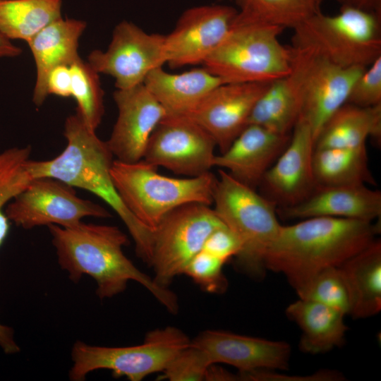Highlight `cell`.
Instances as JSON below:
<instances>
[{
	"instance_id": "cell-20",
	"label": "cell",
	"mask_w": 381,
	"mask_h": 381,
	"mask_svg": "<svg viewBox=\"0 0 381 381\" xmlns=\"http://www.w3.org/2000/svg\"><path fill=\"white\" fill-rule=\"evenodd\" d=\"M277 210L287 219L327 217L374 222L381 215V193L366 185L316 186L302 202Z\"/></svg>"
},
{
	"instance_id": "cell-12",
	"label": "cell",
	"mask_w": 381,
	"mask_h": 381,
	"mask_svg": "<svg viewBox=\"0 0 381 381\" xmlns=\"http://www.w3.org/2000/svg\"><path fill=\"white\" fill-rule=\"evenodd\" d=\"M87 62L99 74L114 78L117 90L132 88L167 64L165 35L147 33L123 20L115 27L107 49L92 51Z\"/></svg>"
},
{
	"instance_id": "cell-13",
	"label": "cell",
	"mask_w": 381,
	"mask_h": 381,
	"mask_svg": "<svg viewBox=\"0 0 381 381\" xmlns=\"http://www.w3.org/2000/svg\"><path fill=\"white\" fill-rule=\"evenodd\" d=\"M216 147L212 137L190 119L166 116L152 132L143 159L158 168L195 177L214 167Z\"/></svg>"
},
{
	"instance_id": "cell-14",
	"label": "cell",
	"mask_w": 381,
	"mask_h": 381,
	"mask_svg": "<svg viewBox=\"0 0 381 381\" xmlns=\"http://www.w3.org/2000/svg\"><path fill=\"white\" fill-rule=\"evenodd\" d=\"M238 10L225 5L190 8L165 35L167 64L171 68L202 64L225 37Z\"/></svg>"
},
{
	"instance_id": "cell-30",
	"label": "cell",
	"mask_w": 381,
	"mask_h": 381,
	"mask_svg": "<svg viewBox=\"0 0 381 381\" xmlns=\"http://www.w3.org/2000/svg\"><path fill=\"white\" fill-rule=\"evenodd\" d=\"M31 152L30 146L13 147L0 152V248L10 230L11 222L5 208L33 179L27 167Z\"/></svg>"
},
{
	"instance_id": "cell-41",
	"label": "cell",
	"mask_w": 381,
	"mask_h": 381,
	"mask_svg": "<svg viewBox=\"0 0 381 381\" xmlns=\"http://www.w3.org/2000/svg\"><path fill=\"white\" fill-rule=\"evenodd\" d=\"M20 47L14 45L0 32V58L16 57L21 54Z\"/></svg>"
},
{
	"instance_id": "cell-17",
	"label": "cell",
	"mask_w": 381,
	"mask_h": 381,
	"mask_svg": "<svg viewBox=\"0 0 381 381\" xmlns=\"http://www.w3.org/2000/svg\"><path fill=\"white\" fill-rule=\"evenodd\" d=\"M114 99L118 116L106 143L116 160L138 162L143 158L152 132L167 112L143 84L116 90Z\"/></svg>"
},
{
	"instance_id": "cell-16",
	"label": "cell",
	"mask_w": 381,
	"mask_h": 381,
	"mask_svg": "<svg viewBox=\"0 0 381 381\" xmlns=\"http://www.w3.org/2000/svg\"><path fill=\"white\" fill-rule=\"evenodd\" d=\"M270 83H223L212 90L186 117L214 139L224 152L248 125L253 107Z\"/></svg>"
},
{
	"instance_id": "cell-11",
	"label": "cell",
	"mask_w": 381,
	"mask_h": 381,
	"mask_svg": "<svg viewBox=\"0 0 381 381\" xmlns=\"http://www.w3.org/2000/svg\"><path fill=\"white\" fill-rule=\"evenodd\" d=\"M11 222L25 229L57 225L73 226L88 217H111L110 212L80 198L74 187L52 177L33 178L5 208Z\"/></svg>"
},
{
	"instance_id": "cell-39",
	"label": "cell",
	"mask_w": 381,
	"mask_h": 381,
	"mask_svg": "<svg viewBox=\"0 0 381 381\" xmlns=\"http://www.w3.org/2000/svg\"><path fill=\"white\" fill-rule=\"evenodd\" d=\"M341 6H351L381 15V0H336Z\"/></svg>"
},
{
	"instance_id": "cell-6",
	"label": "cell",
	"mask_w": 381,
	"mask_h": 381,
	"mask_svg": "<svg viewBox=\"0 0 381 381\" xmlns=\"http://www.w3.org/2000/svg\"><path fill=\"white\" fill-rule=\"evenodd\" d=\"M214 210L241 243L236 264L243 272L260 278L264 258L280 229L275 204L219 169L213 195Z\"/></svg>"
},
{
	"instance_id": "cell-31",
	"label": "cell",
	"mask_w": 381,
	"mask_h": 381,
	"mask_svg": "<svg viewBox=\"0 0 381 381\" xmlns=\"http://www.w3.org/2000/svg\"><path fill=\"white\" fill-rule=\"evenodd\" d=\"M71 97L77 104L76 114L95 131L101 123L104 107L99 73L80 57L70 65Z\"/></svg>"
},
{
	"instance_id": "cell-10",
	"label": "cell",
	"mask_w": 381,
	"mask_h": 381,
	"mask_svg": "<svg viewBox=\"0 0 381 381\" xmlns=\"http://www.w3.org/2000/svg\"><path fill=\"white\" fill-rule=\"evenodd\" d=\"M225 225L210 205L189 203L168 213L154 230L152 258L154 281L167 288L202 250L210 234Z\"/></svg>"
},
{
	"instance_id": "cell-5",
	"label": "cell",
	"mask_w": 381,
	"mask_h": 381,
	"mask_svg": "<svg viewBox=\"0 0 381 381\" xmlns=\"http://www.w3.org/2000/svg\"><path fill=\"white\" fill-rule=\"evenodd\" d=\"M284 30L235 17L225 37L202 65L223 83H271L286 77L294 51L279 41Z\"/></svg>"
},
{
	"instance_id": "cell-32",
	"label": "cell",
	"mask_w": 381,
	"mask_h": 381,
	"mask_svg": "<svg viewBox=\"0 0 381 381\" xmlns=\"http://www.w3.org/2000/svg\"><path fill=\"white\" fill-rule=\"evenodd\" d=\"M298 298L313 301L349 315V295L338 267L320 272Z\"/></svg>"
},
{
	"instance_id": "cell-36",
	"label": "cell",
	"mask_w": 381,
	"mask_h": 381,
	"mask_svg": "<svg viewBox=\"0 0 381 381\" xmlns=\"http://www.w3.org/2000/svg\"><path fill=\"white\" fill-rule=\"evenodd\" d=\"M202 250L226 262L241 250L236 236L226 225L217 228L207 237Z\"/></svg>"
},
{
	"instance_id": "cell-33",
	"label": "cell",
	"mask_w": 381,
	"mask_h": 381,
	"mask_svg": "<svg viewBox=\"0 0 381 381\" xmlns=\"http://www.w3.org/2000/svg\"><path fill=\"white\" fill-rule=\"evenodd\" d=\"M208 355L202 349L190 343L179 351L162 372V379L170 381L205 380L212 365Z\"/></svg>"
},
{
	"instance_id": "cell-19",
	"label": "cell",
	"mask_w": 381,
	"mask_h": 381,
	"mask_svg": "<svg viewBox=\"0 0 381 381\" xmlns=\"http://www.w3.org/2000/svg\"><path fill=\"white\" fill-rule=\"evenodd\" d=\"M290 135L250 124L229 147L215 155L213 167L225 170L243 184L256 190L273 163L285 149Z\"/></svg>"
},
{
	"instance_id": "cell-27",
	"label": "cell",
	"mask_w": 381,
	"mask_h": 381,
	"mask_svg": "<svg viewBox=\"0 0 381 381\" xmlns=\"http://www.w3.org/2000/svg\"><path fill=\"white\" fill-rule=\"evenodd\" d=\"M299 112L296 92L286 75L270 83L255 102L248 125H258L277 133L290 135Z\"/></svg>"
},
{
	"instance_id": "cell-15",
	"label": "cell",
	"mask_w": 381,
	"mask_h": 381,
	"mask_svg": "<svg viewBox=\"0 0 381 381\" xmlns=\"http://www.w3.org/2000/svg\"><path fill=\"white\" fill-rule=\"evenodd\" d=\"M314 145L311 128L298 119L288 145L260 183L261 195L279 208L308 198L316 187L312 169Z\"/></svg>"
},
{
	"instance_id": "cell-38",
	"label": "cell",
	"mask_w": 381,
	"mask_h": 381,
	"mask_svg": "<svg viewBox=\"0 0 381 381\" xmlns=\"http://www.w3.org/2000/svg\"><path fill=\"white\" fill-rule=\"evenodd\" d=\"M0 347L6 354H13L20 351V347L14 339L13 329L1 323Z\"/></svg>"
},
{
	"instance_id": "cell-23",
	"label": "cell",
	"mask_w": 381,
	"mask_h": 381,
	"mask_svg": "<svg viewBox=\"0 0 381 381\" xmlns=\"http://www.w3.org/2000/svg\"><path fill=\"white\" fill-rule=\"evenodd\" d=\"M346 283L349 315L363 319L381 310V242L375 239L338 267Z\"/></svg>"
},
{
	"instance_id": "cell-2",
	"label": "cell",
	"mask_w": 381,
	"mask_h": 381,
	"mask_svg": "<svg viewBox=\"0 0 381 381\" xmlns=\"http://www.w3.org/2000/svg\"><path fill=\"white\" fill-rule=\"evenodd\" d=\"M47 227L58 263L73 282L78 283L83 275L91 277L97 284L96 294L102 300L122 293L128 282L135 281L169 312H178L175 294L159 286L124 254L123 248L129 240L118 226L81 222L71 227Z\"/></svg>"
},
{
	"instance_id": "cell-29",
	"label": "cell",
	"mask_w": 381,
	"mask_h": 381,
	"mask_svg": "<svg viewBox=\"0 0 381 381\" xmlns=\"http://www.w3.org/2000/svg\"><path fill=\"white\" fill-rule=\"evenodd\" d=\"M323 0H236V19L293 30L321 11Z\"/></svg>"
},
{
	"instance_id": "cell-26",
	"label": "cell",
	"mask_w": 381,
	"mask_h": 381,
	"mask_svg": "<svg viewBox=\"0 0 381 381\" xmlns=\"http://www.w3.org/2000/svg\"><path fill=\"white\" fill-rule=\"evenodd\" d=\"M313 174L316 186L374 184L366 145L314 149Z\"/></svg>"
},
{
	"instance_id": "cell-21",
	"label": "cell",
	"mask_w": 381,
	"mask_h": 381,
	"mask_svg": "<svg viewBox=\"0 0 381 381\" xmlns=\"http://www.w3.org/2000/svg\"><path fill=\"white\" fill-rule=\"evenodd\" d=\"M86 28L81 20L62 17L52 22L27 43L36 66V81L32 101L37 107L47 99V78L49 71L60 65H71L80 56L78 41Z\"/></svg>"
},
{
	"instance_id": "cell-1",
	"label": "cell",
	"mask_w": 381,
	"mask_h": 381,
	"mask_svg": "<svg viewBox=\"0 0 381 381\" xmlns=\"http://www.w3.org/2000/svg\"><path fill=\"white\" fill-rule=\"evenodd\" d=\"M378 230L373 222L327 217L281 225L264 267L284 274L300 296L320 272L340 266L370 245Z\"/></svg>"
},
{
	"instance_id": "cell-18",
	"label": "cell",
	"mask_w": 381,
	"mask_h": 381,
	"mask_svg": "<svg viewBox=\"0 0 381 381\" xmlns=\"http://www.w3.org/2000/svg\"><path fill=\"white\" fill-rule=\"evenodd\" d=\"M191 343L204 350L212 364L230 365L240 373L289 368L291 348L284 341L206 330Z\"/></svg>"
},
{
	"instance_id": "cell-7",
	"label": "cell",
	"mask_w": 381,
	"mask_h": 381,
	"mask_svg": "<svg viewBox=\"0 0 381 381\" xmlns=\"http://www.w3.org/2000/svg\"><path fill=\"white\" fill-rule=\"evenodd\" d=\"M291 47L341 67H368L381 56V15L351 6L334 16L320 11L294 29Z\"/></svg>"
},
{
	"instance_id": "cell-37",
	"label": "cell",
	"mask_w": 381,
	"mask_h": 381,
	"mask_svg": "<svg viewBox=\"0 0 381 381\" xmlns=\"http://www.w3.org/2000/svg\"><path fill=\"white\" fill-rule=\"evenodd\" d=\"M49 95L68 97L71 96V71L70 65H60L52 68L47 78Z\"/></svg>"
},
{
	"instance_id": "cell-40",
	"label": "cell",
	"mask_w": 381,
	"mask_h": 381,
	"mask_svg": "<svg viewBox=\"0 0 381 381\" xmlns=\"http://www.w3.org/2000/svg\"><path fill=\"white\" fill-rule=\"evenodd\" d=\"M205 380H238V375L229 373L224 368L214 366L212 364L207 369Z\"/></svg>"
},
{
	"instance_id": "cell-22",
	"label": "cell",
	"mask_w": 381,
	"mask_h": 381,
	"mask_svg": "<svg viewBox=\"0 0 381 381\" xmlns=\"http://www.w3.org/2000/svg\"><path fill=\"white\" fill-rule=\"evenodd\" d=\"M143 84L164 107L167 116H186L223 82L203 67L176 74L159 67L146 76Z\"/></svg>"
},
{
	"instance_id": "cell-24",
	"label": "cell",
	"mask_w": 381,
	"mask_h": 381,
	"mask_svg": "<svg viewBox=\"0 0 381 381\" xmlns=\"http://www.w3.org/2000/svg\"><path fill=\"white\" fill-rule=\"evenodd\" d=\"M286 316L301 329L299 349L304 353H326L344 342L348 327L345 314L324 304L303 298L289 304Z\"/></svg>"
},
{
	"instance_id": "cell-3",
	"label": "cell",
	"mask_w": 381,
	"mask_h": 381,
	"mask_svg": "<svg viewBox=\"0 0 381 381\" xmlns=\"http://www.w3.org/2000/svg\"><path fill=\"white\" fill-rule=\"evenodd\" d=\"M64 135L67 144L56 157L28 161L32 178L52 177L103 200L120 217L133 238L137 255L150 264L154 231L140 222L121 198L111 177L114 156L106 142L97 137L75 114L68 116Z\"/></svg>"
},
{
	"instance_id": "cell-34",
	"label": "cell",
	"mask_w": 381,
	"mask_h": 381,
	"mask_svg": "<svg viewBox=\"0 0 381 381\" xmlns=\"http://www.w3.org/2000/svg\"><path fill=\"white\" fill-rule=\"evenodd\" d=\"M224 263L221 259L202 250L190 260L184 274L206 291L221 294L227 287V281L222 272Z\"/></svg>"
},
{
	"instance_id": "cell-9",
	"label": "cell",
	"mask_w": 381,
	"mask_h": 381,
	"mask_svg": "<svg viewBox=\"0 0 381 381\" xmlns=\"http://www.w3.org/2000/svg\"><path fill=\"white\" fill-rule=\"evenodd\" d=\"M292 48L288 75L299 102L298 119L308 123L315 140L327 120L346 103L353 83L366 67H341L310 49Z\"/></svg>"
},
{
	"instance_id": "cell-28",
	"label": "cell",
	"mask_w": 381,
	"mask_h": 381,
	"mask_svg": "<svg viewBox=\"0 0 381 381\" xmlns=\"http://www.w3.org/2000/svg\"><path fill=\"white\" fill-rule=\"evenodd\" d=\"M61 0H0V32L28 42L61 17Z\"/></svg>"
},
{
	"instance_id": "cell-4",
	"label": "cell",
	"mask_w": 381,
	"mask_h": 381,
	"mask_svg": "<svg viewBox=\"0 0 381 381\" xmlns=\"http://www.w3.org/2000/svg\"><path fill=\"white\" fill-rule=\"evenodd\" d=\"M143 159L135 162L114 159L112 181L131 212L153 231L171 211L189 203L212 205L217 177L210 171L195 177L162 175Z\"/></svg>"
},
{
	"instance_id": "cell-8",
	"label": "cell",
	"mask_w": 381,
	"mask_h": 381,
	"mask_svg": "<svg viewBox=\"0 0 381 381\" xmlns=\"http://www.w3.org/2000/svg\"><path fill=\"white\" fill-rule=\"evenodd\" d=\"M190 340L174 327L147 333L143 344L124 347H107L77 341L71 349L72 381H83L90 373L106 369L114 377H126L140 381L147 375L162 372L174 356L188 346Z\"/></svg>"
},
{
	"instance_id": "cell-35",
	"label": "cell",
	"mask_w": 381,
	"mask_h": 381,
	"mask_svg": "<svg viewBox=\"0 0 381 381\" xmlns=\"http://www.w3.org/2000/svg\"><path fill=\"white\" fill-rule=\"evenodd\" d=\"M346 102L363 107L381 104V56L357 78Z\"/></svg>"
},
{
	"instance_id": "cell-25",
	"label": "cell",
	"mask_w": 381,
	"mask_h": 381,
	"mask_svg": "<svg viewBox=\"0 0 381 381\" xmlns=\"http://www.w3.org/2000/svg\"><path fill=\"white\" fill-rule=\"evenodd\" d=\"M381 136V104L363 107L345 103L323 125L315 140V149L356 147L372 137Z\"/></svg>"
}]
</instances>
